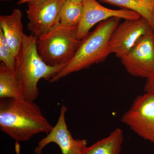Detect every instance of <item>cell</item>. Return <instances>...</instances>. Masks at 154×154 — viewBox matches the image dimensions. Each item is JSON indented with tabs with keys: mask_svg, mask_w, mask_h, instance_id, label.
<instances>
[{
	"mask_svg": "<svg viewBox=\"0 0 154 154\" xmlns=\"http://www.w3.org/2000/svg\"><path fill=\"white\" fill-rule=\"evenodd\" d=\"M53 127L33 101L0 99V129L16 141V144L28 141L38 134H48Z\"/></svg>",
	"mask_w": 154,
	"mask_h": 154,
	"instance_id": "cell-1",
	"label": "cell"
},
{
	"mask_svg": "<svg viewBox=\"0 0 154 154\" xmlns=\"http://www.w3.org/2000/svg\"><path fill=\"white\" fill-rule=\"evenodd\" d=\"M37 37L24 34L22 45L16 57L14 75L24 99L34 102L39 95L38 83L44 79L50 81L66 65H48L38 54Z\"/></svg>",
	"mask_w": 154,
	"mask_h": 154,
	"instance_id": "cell-2",
	"label": "cell"
},
{
	"mask_svg": "<svg viewBox=\"0 0 154 154\" xmlns=\"http://www.w3.org/2000/svg\"><path fill=\"white\" fill-rule=\"evenodd\" d=\"M121 19L113 17L100 22L93 31L81 40L74 56L49 81L55 82L72 73L88 69L104 61L110 54V37Z\"/></svg>",
	"mask_w": 154,
	"mask_h": 154,
	"instance_id": "cell-3",
	"label": "cell"
},
{
	"mask_svg": "<svg viewBox=\"0 0 154 154\" xmlns=\"http://www.w3.org/2000/svg\"><path fill=\"white\" fill-rule=\"evenodd\" d=\"M81 40L77 37V26L59 24L37 38L38 54L52 66L66 65L76 52Z\"/></svg>",
	"mask_w": 154,
	"mask_h": 154,
	"instance_id": "cell-4",
	"label": "cell"
},
{
	"mask_svg": "<svg viewBox=\"0 0 154 154\" xmlns=\"http://www.w3.org/2000/svg\"><path fill=\"white\" fill-rule=\"evenodd\" d=\"M121 121L139 136L154 144V95L145 93L138 96Z\"/></svg>",
	"mask_w": 154,
	"mask_h": 154,
	"instance_id": "cell-5",
	"label": "cell"
},
{
	"mask_svg": "<svg viewBox=\"0 0 154 154\" xmlns=\"http://www.w3.org/2000/svg\"><path fill=\"white\" fill-rule=\"evenodd\" d=\"M66 0H30L26 11L27 28L38 38L60 24L61 9Z\"/></svg>",
	"mask_w": 154,
	"mask_h": 154,
	"instance_id": "cell-6",
	"label": "cell"
},
{
	"mask_svg": "<svg viewBox=\"0 0 154 154\" xmlns=\"http://www.w3.org/2000/svg\"><path fill=\"white\" fill-rule=\"evenodd\" d=\"M125 68L134 77L147 78L154 73V31L138 39L129 52L120 58Z\"/></svg>",
	"mask_w": 154,
	"mask_h": 154,
	"instance_id": "cell-7",
	"label": "cell"
},
{
	"mask_svg": "<svg viewBox=\"0 0 154 154\" xmlns=\"http://www.w3.org/2000/svg\"><path fill=\"white\" fill-rule=\"evenodd\" d=\"M152 31H154L153 28L143 17L125 20L119 24L110 37V53L121 58L129 52L141 36Z\"/></svg>",
	"mask_w": 154,
	"mask_h": 154,
	"instance_id": "cell-8",
	"label": "cell"
},
{
	"mask_svg": "<svg viewBox=\"0 0 154 154\" xmlns=\"http://www.w3.org/2000/svg\"><path fill=\"white\" fill-rule=\"evenodd\" d=\"M67 107L63 105L57 122L50 132L38 143L34 152L42 154V149L50 143H56L59 147L62 154H83L87 147L88 141L85 139H75L69 131L65 115Z\"/></svg>",
	"mask_w": 154,
	"mask_h": 154,
	"instance_id": "cell-9",
	"label": "cell"
},
{
	"mask_svg": "<svg viewBox=\"0 0 154 154\" xmlns=\"http://www.w3.org/2000/svg\"><path fill=\"white\" fill-rule=\"evenodd\" d=\"M83 4L82 17L77 26V37L80 40L88 36L94 25L112 17H118L125 20L138 19L141 17L136 12L130 10L107 8L96 0H83Z\"/></svg>",
	"mask_w": 154,
	"mask_h": 154,
	"instance_id": "cell-10",
	"label": "cell"
},
{
	"mask_svg": "<svg viewBox=\"0 0 154 154\" xmlns=\"http://www.w3.org/2000/svg\"><path fill=\"white\" fill-rule=\"evenodd\" d=\"M22 13L19 9H14L11 15L0 16V29L14 55L19 53L24 33L22 22Z\"/></svg>",
	"mask_w": 154,
	"mask_h": 154,
	"instance_id": "cell-11",
	"label": "cell"
},
{
	"mask_svg": "<svg viewBox=\"0 0 154 154\" xmlns=\"http://www.w3.org/2000/svg\"><path fill=\"white\" fill-rule=\"evenodd\" d=\"M123 140L122 130L116 128L107 137L87 147L83 154H119Z\"/></svg>",
	"mask_w": 154,
	"mask_h": 154,
	"instance_id": "cell-12",
	"label": "cell"
},
{
	"mask_svg": "<svg viewBox=\"0 0 154 154\" xmlns=\"http://www.w3.org/2000/svg\"><path fill=\"white\" fill-rule=\"evenodd\" d=\"M122 9L136 12L149 22L154 30V0H99Z\"/></svg>",
	"mask_w": 154,
	"mask_h": 154,
	"instance_id": "cell-13",
	"label": "cell"
},
{
	"mask_svg": "<svg viewBox=\"0 0 154 154\" xmlns=\"http://www.w3.org/2000/svg\"><path fill=\"white\" fill-rule=\"evenodd\" d=\"M24 99L14 73L3 63L0 64V99Z\"/></svg>",
	"mask_w": 154,
	"mask_h": 154,
	"instance_id": "cell-14",
	"label": "cell"
},
{
	"mask_svg": "<svg viewBox=\"0 0 154 154\" xmlns=\"http://www.w3.org/2000/svg\"><path fill=\"white\" fill-rule=\"evenodd\" d=\"M84 11L82 3L65 1L60 14V24L68 27L78 26L82 19Z\"/></svg>",
	"mask_w": 154,
	"mask_h": 154,
	"instance_id": "cell-15",
	"label": "cell"
},
{
	"mask_svg": "<svg viewBox=\"0 0 154 154\" xmlns=\"http://www.w3.org/2000/svg\"><path fill=\"white\" fill-rule=\"evenodd\" d=\"M0 60L12 72H15L16 56L7 42L2 30L0 29Z\"/></svg>",
	"mask_w": 154,
	"mask_h": 154,
	"instance_id": "cell-16",
	"label": "cell"
},
{
	"mask_svg": "<svg viewBox=\"0 0 154 154\" xmlns=\"http://www.w3.org/2000/svg\"><path fill=\"white\" fill-rule=\"evenodd\" d=\"M146 79L144 88L145 93H150L154 95V73Z\"/></svg>",
	"mask_w": 154,
	"mask_h": 154,
	"instance_id": "cell-17",
	"label": "cell"
},
{
	"mask_svg": "<svg viewBox=\"0 0 154 154\" xmlns=\"http://www.w3.org/2000/svg\"><path fill=\"white\" fill-rule=\"evenodd\" d=\"M66 1L72 2L80 3H82L83 0H66Z\"/></svg>",
	"mask_w": 154,
	"mask_h": 154,
	"instance_id": "cell-18",
	"label": "cell"
},
{
	"mask_svg": "<svg viewBox=\"0 0 154 154\" xmlns=\"http://www.w3.org/2000/svg\"><path fill=\"white\" fill-rule=\"evenodd\" d=\"M30 0H19L18 2V5H22V4H25V3H27Z\"/></svg>",
	"mask_w": 154,
	"mask_h": 154,
	"instance_id": "cell-19",
	"label": "cell"
},
{
	"mask_svg": "<svg viewBox=\"0 0 154 154\" xmlns=\"http://www.w3.org/2000/svg\"><path fill=\"white\" fill-rule=\"evenodd\" d=\"M1 2H10V1H12V0H0Z\"/></svg>",
	"mask_w": 154,
	"mask_h": 154,
	"instance_id": "cell-20",
	"label": "cell"
},
{
	"mask_svg": "<svg viewBox=\"0 0 154 154\" xmlns=\"http://www.w3.org/2000/svg\"><path fill=\"white\" fill-rule=\"evenodd\" d=\"M17 154H20V151L17 152Z\"/></svg>",
	"mask_w": 154,
	"mask_h": 154,
	"instance_id": "cell-21",
	"label": "cell"
},
{
	"mask_svg": "<svg viewBox=\"0 0 154 154\" xmlns=\"http://www.w3.org/2000/svg\"><path fill=\"white\" fill-rule=\"evenodd\" d=\"M153 11H154V10H153Z\"/></svg>",
	"mask_w": 154,
	"mask_h": 154,
	"instance_id": "cell-22",
	"label": "cell"
}]
</instances>
